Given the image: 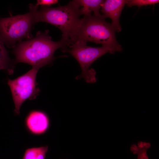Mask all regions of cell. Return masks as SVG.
Masks as SVG:
<instances>
[{"mask_svg": "<svg viewBox=\"0 0 159 159\" xmlns=\"http://www.w3.org/2000/svg\"><path fill=\"white\" fill-rule=\"evenodd\" d=\"M49 31L38 32L35 37L17 44L13 48L15 56L14 64L24 63L32 67L39 69L47 65H50L55 59V52L65 46L61 40L54 42L49 34Z\"/></svg>", "mask_w": 159, "mask_h": 159, "instance_id": "6da1fadb", "label": "cell"}, {"mask_svg": "<svg viewBox=\"0 0 159 159\" xmlns=\"http://www.w3.org/2000/svg\"><path fill=\"white\" fill-rule=\"evenodd\" d=\"M29 8L33 11L35 24L44 22L56 26L62 32L60 40L64 43L65 47L72 44L82 15L80 7L75 0L69 1L65 5L56 7L41 6L38 10V7L30 4Z\"/></svg>", "mask_w": 159, "mask_h": 159, "instance_id": "7a4b0ae2", "label": "cell"}, {"mask_svg": "<svg viewBox=\"0 0 159 159\" xmlns=\"http://www.w3.org/2000/svg\"><path fill=\"white\" fill-rule=\"evenodd\" d=\"M105 19L102 15L84 16L81 19L72 44L77 42H92L110 47L115 52L121 51L122 48L116 38V31Z\"/></svg>", "mask_w": 159, "mask_h": 159, "instance_id": "3957f363", "label": "cell"}, {"mask_svg": "<svg viewBox=\"0 0 159 159\" xmlns=\"http://www.w3.org/2000/svg\"><path fill=\"white\" fill-rule=\"evenodd\" d=\"M23 14L0 18V38L4 44L14 48L24 38H33L31 33L35 24L33 10Z\"/></svg>", "mask_w": 159, "mask_h": 159, "instance_id": "277c9868", "label": "cell"}, {"mask_svg": "<svg viewBox=\"0 0 159 159\" xmlns=\"http://www.w3.org/2000/svg\"><path fill=\"white\" fill-rule=\"evenodd\" d=\"M62 50L63 52L70 53L79 63L82 72L76 79L78 80L83 78L89 83H94L97 80L96 72L93 68H90L91 64L105 54L107 53L113 54L115 52L113 49L108 47H92L87 45V43L78 42L62 49Z\"/></svg>", "mask_w": 159, "mask_h": 159, "instance_id": "5b68a950", "label": "cell"}, {"mask_svg": "<svg viewBox=\"0 0 159 159\" xmlns=\"http://www.w3.org/2000/svg\"><path fill=\"white\" fill-rule=\"evenodd\" d=\"M39 70L32 67L24 74L14 79L8 80L7 83L14 104V113L16 115L19 114L21 106L25 101L35 99L40 92L36 81Z\"/></svg>", "mask_w": 159, "mask_h": 159, "instance_id": "8992f818", "label": "cell"}, {"mask_svg": "<svg viewBox=\"0 0 159 159\" xmlns=\"http://www.w3.org/2000/svg\"><path fill=\"white\" fill-rule=\"evenodd\" d=\"M127 0H104L102 4L100 11L105 18H110L112 20L111 24L116 32L121 30V27L119 21L120 16L122 10Z\"/></svg>", "mask_w": 159, "mask_h": 159, "instance_id": "52a82bcc", "label": "cell"}, {"mask_svg": "<svg viewBox=\"0 0 159 159\" xmlns=\"http://www.w3.org/2000/svg\"><path fill=\"white\" fill-rule=\"evenodd\" d=\"M26 124L29 131L32 133L39 135L44 133L48 129L49 120L44 112L39 110L30 112L26 119Z\"/></svg>", "mask_w": 159, "mask_h": 159, "instance_id": "ba28073f", "label": "cell"}, {"mask_svg": "<svg viewBox=\"0 0 159 159\" xmlns=\"http://www.w3.org/2000/svg\"><path fill=\"white\" fill-rule=\"evenodd\" d=\"M80 7L81 15L84 16L91 14L92 11L94 15L100 16V13L101 5L104 0H75Z\"/></svg>", "mask_w": 159, "mask_h": 159, "instance_id": "9c48e42d", "label": "cell"}, {"mask_svg": "<svg viewBox=\"0 0 159 159\" xmlns=\"http://www.w3.org/2000/svg\"><path fill=\"white\" fill-rule=\"evenodd\" d=\"M14 66L0 38V70H5L9 74H11L13 72Z\"/></svg>", "mask_w": 159, "mask_h": 159, "instance_id": "30bf717a", "label": "cell"}, {"mask_svg": "<svg viewBox=\"0 0 159 159\" xmlns=\"http://www.w3.org/2000/svg\"><path fill=\"white\" fill-rule=\"evenodd\" d=\"M48 149L47 146L27 149L24 153L23 159H45Z\"/></svg>", "mask_w": 159, "mask_h": 159, "instance_id": "8fae6325", "label": "cell"}, {"mask_svg": "<svg viewBox=\"0 0 159 159\" xmlns=\"http://www.w3.org/2000/svg\"><path fill=\"white\" fill-rule=\"evenodd\" d=\"M148 142L139 141L137 145L132 144L130 148V150L137 155L138 159H149L147 153V150L150 147Z\"/></svg>", "mask_w": 159, "mask_h": 159, "instance_id": "7c38bea8", "label": "cell"}, {"mask_svg": "<svg viewBox=\"0 0 159 159\" xmlns=\"http://www.w3.org/2000/svg\"><path fill=\"white\" fill-rule=\"evenodd\" d=\"M159 2L158 0H127L126 4L129 7L134 6L141 7L143 6L155 4Z\"/></svg>", "mask_w": 159, "mask_h": 159, "instance_id": "4fadbf2b", "label": "cell"}, {"mask_svg": "<svg viewBox=\"0 0 159 159\" xmlns=\"http://www.w3.org/2000/svg\"><path fill=\"white\" fill-rule=\"evenodd\" d=\"M57 0H37L35 6L38 7L39 5L44 6H50L52 5L57 3Z\"/></svg>", "mask_w": 159, "mask_h": 159, "instance_id": "5bb4252c", "label": "cell"}]
</instances>
